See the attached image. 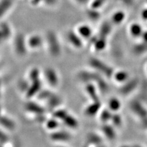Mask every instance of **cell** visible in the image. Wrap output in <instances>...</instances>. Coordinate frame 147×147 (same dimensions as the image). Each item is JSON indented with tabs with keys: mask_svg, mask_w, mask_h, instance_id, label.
Instances as JSON below:
<instances>
[{
	"mask_svg": "<svg viewBox=\"0 0 147 147\" xmlns=\"http://www.w3.org/2000/svg\"><path fill=\"white\" fill-rule=\"evenodd\" d=\"M139 79L137 78H134L130 80H129L127 83L123 85L121 88L119 89V92L121 94L127 95L134 91L139 84Z\"/></svg>",
	"mask_w": 147,
	"mask_h": 147,
	"instance_id": "8fae6325",
	"label": "cell"
},
{
	"mask_svg": "<svg viewBox=\"0 0 147 147\" xmlns=\"http://www.w3.org/2000/svg\"><path fill=\"white\" fill-rule=\"evenodd\" d=\"M141 16L143 19H144L145 20H147V8L144 9V10L142 11Z\"/></svg>",
	"mask_w": 147,
	"mask_h": 147,
	"instance_id": "b9f144b4",
	"label": "cell"
},
{
	"mask_svg": "<svg viewBox=\"0 0 147 147\" xmlns=\"http://www.w3.org/2000/svg\"><path fill=\"white\" fill-rule=\"evenodd\" d=\"M40 71L38 67H33L29 71L28 75V80L30 82L40 79Z\"/></svg>",
	"mask_w": 147,
	"mask_h": 147,
	"instance_id": "484cf974",
	"label": "cell"
},
{
	"mask_svg": "<svg viewBox=\"0 0 147 147\" xmlns=\"http://www.w3.org/2000/svg\"><path fill=\"white\" fill-rule=\"evenodd\" d=\"M118 1H121L127 6H131L133 4V0H118Z\"/></svg>",
	"mask_w": 147,
	"mask_h": 147,
	"instance_id": "7bdbcfd3",
	"label": "cell"
},
{
	"mask_svg": "<svg viewBox=\"0 0 147 147\" xmlns=\"http://www.w3.org/2000/svg\"><path fill=\"white\" fill-rule=\"evenodd\" d=\"M77 33L80 35V37L85 39L90 38L92 34V30L90 27L86 25L79 26L77 29Z\"/></svg>",
	"mask_w": 147,
	"mask_h": 147,
	"instance_id": "7402d4cb",
	"label": "cell"
},
{
	"mask_svg": "<svg viewBox=\"0 0 147 147\" xmlns=\"http://www.w3.org/2000/svg\"><path fill=\"white\" fill-rule=\"evenodd\" d=\"M13 49L16 53L20 57H24L26 54L28 47L26 38L23 34H18L13 40Z\"/></svg>",
	"mask_w": 147,
	"mask_h": 147,
	"instance_id": "3957f363",
	"label": "cell"
},
{
	"mask_svg": "<svg viewBox=\"0 0 147 147\" xmlns=\"http://www.w3.org/2000/svg\"><path fill=\"white\" fill-rule=\"evenodd\" d=\"M2 115V107L1 105H0V117Z\"/></svg>",
	"mask_w": 147,
	"mask_h": 147,
	"instance_id": "c3c4849f",
	"label": "cell"
},
{
	"mask_svg": "<svg viewBox=\"0 0 147 147\" xmlns=\"http://www.w3.org/2000/svg\"><path fill=\"white\" fill-rule=\"evenodd\" d=\"M90 41L92 44H94V48L97 51L103 50L105 49V46H106V38L100 37L99 36H94L93 38H91Z\"/></svg>",
	"mask_w": 147,
	"mask_h": 147,
	"instance_id": "5bb4252c",
	"label": "cell"
},
{
	"mask_svg": "<svg viewBox=\"0 0 147 147\" xmlns=\"http://www.w3.org/2000/svg\"><path fill=\"white\" fill-rule=\"evenodd\" d=\"M86 15L90 19L93 21H96L98 20L100 15L98 9L90 8L86 11Z\"/></svg>",
	"mask_w": 147,
	"mask_h": 147,
	"instance_id": "1f68e13d",
	"label": "cell"
},
{
	"mask_svg": "<svg viewBox=\"0 0 147 147\" xmlns=\"http://www.w3.org/2000/svg\"><path fill=\"white\" fill-rule=\"evenodd\" d=\"M12 6L11 0H3L0 2V18L3 17L9 11Z\"/></svg>",
	"mask_w": 147,
	"mask_h": 147,
	"instance_id": "cb8c5ba5",
	"label": "cell"
},
{
	"mask_svg": "<svg viewBox=\"0 0 147 147\" xmlns=\"http://www.w3.org/2000/svg\"><path fill=\"white\" fill-rule=\"evenodd\" d=\"M25 109L27 112L31 113L33 115L38 114L45 113V108L40 104L34 101L30 100L26 102L25 105Z\"/></svg>",
	"mask_w": 147,
	"mask_h": 147,
	"instance_id": "ba28073f",
	"label": "cell"
},
{
	"mask_svg": "<svg viewBox=\"0 0 147 147\" xmlns=\"http://www.w3.org/2000/svg\"><path fill=\"white\" fill-rule=\"evenodd\" d=\"M62 122L66 126L72 129H76L79 126V122L77 119L69 113H68L67 115L63 119Z\"/></svg>",
	"mask_w": 147,
	"mask_h": 147,
	"instance_id": "44dd1931",
	"label": "cell"
},
{
	"mask_svg": "<svg viewBox=\"0 0 147 147\" xmlns=\"http://www.w3.org/2000/svg\"><path fill=\"white\" fill-rule=\"evenodd\" d=\"M7 140V136L6 134L3 133V132L0 129V142L1 143H4V142H6Z\"/></svg>",
	"mask_w": 147,
	"mask_h": 147,
	"instance_id": "ab89813d",
	"label": "cell"
},
{
	"mask_svg": "<svg viewBox=\"0 0 147 147\" xmlns=\"http://www.w3.org/2000/svg\"><path fill=\"white\" fill-rule=\"evenodd\" d=\"M46 102H47L49 107L55 110L60 106V105L62 103V100L59 96L53 93L49 98V99L46 101Z\"/></svg>",
	"mask_w": 147,
	"mask_h": 147,
	"instance_id": "e0dca14e",
	"label": "cell"
},
{
	"mask_svg": "<svg viewBox=\"0 0 147 147\" xmlns=\"http://www.w3.org/2000/svg\"><path fill=\"white\" fill-rule=\"evenodd\" d=\"M101 107V104L99 100L93 101V102L89 105L85 110V113L88 117H93L98 112Z\"/></svg>",
	"mask_w": 147,
	"mask_h": 147,
	"instance_id": "9a60e30c",
	"label": "cell"
},
{
	"mask_svg": "<svg viewBox=\"0 0 147 147\" xmlns=\"http://www.w3.org/2000/svg\"><path fill=\"white\" fill-rule=\"evenodd\" d=\"M102 131L104 134L106 136L107 139L110 140H113L116 137V132L114 128L109 124L105 123L102 126Z\"/></svg>",
	"mask_w": 147,
	"mask_h": 147,
	"instance_id": "ffe728a7",
	"label": "cell"
},
{
	"mask_svg": "<svg viewBox=\"0 0 147 147\" xmlns=\"http://www.w3.org/2000/svg\"><path fill=\"white\" fill-rule=\"evenodd\" d=\"M78 77L80 80L84 82H94L101 91L106 92L109 90L107 83L98 73L88 71H82L78 74Z\"/></svg>",
	"mask_w": 147,
	"mask_h": 147,
	"instance_id": "6da1fadb",
	"label": "cell"
},
{
	"mask_svg": "<svg viewBox=\"0 0 147 147\" xmlns=\"http://www.w3.org/2000/svg\"><path fill=\"white\" fill-rule=\"evenodd\" d=\"M0 29L5 36L7 40L11 38L12 34V31L10 25L7 24V23H1L0 24Z\"/></svg>",
	"mask_w": 147,
	"mask_h": 147,
	"instance_id": "f546056e",
	"label": "cell"
},
{
	"mask_svg": "<svg viewBox=\"0 0 147 147\" xmlns=\"http://www.w3.org/2000/svg\"><path fill=\"white\" fill-rule=\"evenodd\" d=\"M44 77L46 82L52 88L57 87L59 82V76L57 72L52 67L46 68L44 71Z\"/></svg>",
	"mask_w": 147,
	"mask_h": 147,
	"instance_id": "5b68a950",
	"label": "cell"
},
{
	"mask_svg": "<svg viewBox=\"0 0 147 147\" xmlns=\"http://www.w3.org/2000/svg\"><path fill=\"white\" fill-rule=\"evenodd\" d=\"M42 89V81L41 79L30 82L28 89L25 93L27 99H31L38 96L40 90Z\"/></svg>",
	"mask_w": 147,
	"mask_h": 147,
	"instance_id": "8992f818",
	"label": "cell"
},
{
	"mask_svg": "<svg viewBox=\"0 0 147 147\" xmlns=\"http://www.w3.org/2000/svg\"><path fill=\"white\" fill-rule=\"evenodd\" d=\"M27 45L29 49L37 50L40 49L44 43V40L39 34H32L26 38Z\"/></svg>",
	"mask_w": 147,
	"mask_h": 147,
	"instance_id": "52a82bcc",
	"label": "cell"
},
{
	"mask_svg": "<svg viewBox=\"0 0 147 147\" xmlns=\"http://www.w3.org/2000/svg\"><path fill=\"white\" fill-rule=\"evenodd\" d=\"M0 126L8 131H13L15 129L16 125L11 118L2 114L0 117Z\"/></svg>",
	"mask_w": 147,
	"mask_h": 147,
	"instance_id": "7c38bea8",
	"label": "cell"
},
{
	"mask_svg": "<svg viewBox=\"0 0 147 147\" xmlns=\"http://www.w3.org/2000/svg\"><path fill=\"white\" fill-rule=\"evenodd\" d=\"M133 53L139 55L147 52V42H143L134 46L132 49Z\"/></svg>",
	"mask_w": 147,
	"mask_h": 147,
	"instance_id": "4316f807",
	"label": "cell"
},
{
	"mask_svg": "<svg viewBox=\"0 0 147 147\" xmlns=\"http://www.w3.org/2000/svg\"><path fill=\"white\" fill-rule=\"evenodd\" d=\"M1 80H0V96H1Z\"/></svg>",
	"mask_w": 147,
	"mask_h": 147,
	"instance_id": "7dc6e473",
	"label": "cell"
},
{
	"mask_svg": "<svg viewBox=\"0 0 147 147\" xmlns=\"http://www.w3.org/2000/svg\"><path fill=\"white\" fill-rule=\"evenodd\" d=\"M142 125L144 127L147 128V118L143 119V122H142Z\"/></svg>",
	"mask_w": 147,
	"mask_h": 147,
	"instance_id": "f6af8a7d",
	"label": "cell"
},
{
	"mask_svg": "<svg viewBox=\"0 0 147 147\" xmlns=\"http://www.w3.org/2000/svg\"><path fill=\"white\" fill-rule=\"evenodd\" d=\"M68 113V112L66 109L62 108H57L53 110L52 117L57 118L60 121H62L63 119L67 115Z\"/></svg>",
	"mask_w": 147,
	"mask_h": 147,
	"instance_id": "d4e9b609",
	"label": "cell"
},
{
	"mask_svg": "<svg viewBox=\"0 0 147 147\" xmlns=\"http://www.w3.org/2000/svg\"><path fill=\"white\" fill-rule=\"evenodd\" d=\"M112 116V113L110 112L109 110L105 109V110H104L102 112V113H100V118L102 122L106 123L111 119Z\"/></svg>",
	"mask_w": 147,
	"mask_h": 147,
	"instance_id": "d590c367",
	"label": "cell"
},
{
	"mask_svg": "<svg viewBox=\"0 0 147 147\" xmlns=\"http://www.w3.org/2000/svg\"><path fill=\"white\" fill-rule=\"evenodd\" d=\"M50 138L52 141L56 142H64L70 140L71 135L65 131L56 130L51 132Z\"/></svg>",
	"mask_w": 147,
	"mask_h": 147,
	"instance_id": "9c48e42d",
	"label": "cell"
},
{
	"mask_svg": "<svg viewBox=\"0 0 147 147\" xmlns=\"http://www.w3.org/2000/svg\"><path fill=\"white\" fill-rule=\"evenodd\" d=\"M146 1H147V0H146Z\"/></svg>",
	"mask_w": 147,
	"mask_h": 147,
	"instance_id": "681fc988",
	"label": "cell"
},
{
	"mask_svg": "<svg viewBox=\"0 0 147 147\" xmlns=\"http://www.w3.org/2000/svg\"><path fill=\"white\" fill-rule=\"evenodd\" d=\"M45 42L47 45L49 53L53 57H57L61 52L60 42L57 35L53 31H50L47 33Z\"/></svg>",
	"mask_w": 147,
	"mask_h": 147,
	"instance_id": "7a4b0ae2",
	"label": "cell"
},
{
	"mask_svg": "<svg viewBox=\"0 0 147 147\" xmlns=\"http://www.w3.org/2000/svg\"><path fill=\"white\" fill-rule=\"evenodd\" d=\"M130 33L134 37H140L143 33V30L139 24H133L130 27Z\"/></svg>",
	"mask_w": 147,
	"mask_h": 147,
	"instance_id": "4dcf8cb0",
	"label": "cell"
},
{
	"mask_svg": "<svg viewBox=\"0 0 147 147\" xmlns=\"http://www.w3.org/2000/svg\"><path fill=\"white\" fill-rule=\"evenodd\" d=\"M89 63L92 67L96 69L107 77H111L113 74V68L98 58H90Z\"/></svg>",
	"mask_w": 147,
	"mask_h": 147,
	"instance_id": "277c9868",
	"label": "cell"
},
{
	"mask_svg": "<svg viewBox=\"0 0 147 147\" xmlns=\"http://www.w3.org/2000/svg\"><path fill=\"white\" fill-rule=\"evenodd\" d=\"M45 126L47 130L50 132L58 130V128L60 125V121L53 117L50 118H47V120L44 123Z\"/></svg>",
	"mask_w": 147,
	"mask_h": 147,
	"instance_id": "ac0fdd59",
	"label": "cell"
},
{
	"mask_svg": "<svg viewBox=\"0 0 147 147\" xmlns=\"http://www.w3.org/2000/svg\"><path fill=\"white\" fill-rule=\"evenodd\" d=\"M112 31V23L108 21L104 22L100 27L98 36L102 38H107Z\"/></svg>",
	"mask_w": 147,
	"mask_h": 147,
	"instance_id": "d6986e66",
	"label": "cell"
},
{
	"mask_svg": "<svg viewBox=\"0 0 147 147\" xmlns=\"http://www.w3.org/2000/svg\"><path fill=\"white\" fill-rule=\"evenodd\" d=\"M30 85V82L28 80H21L19 83H18V86L20 90L23 92V93H25L26 91L28 89Z\"/></svg>",
	"mask_w": 147,
	"mask_h": 147,
	"instance_id": "e575fe53",
	"label": "cell"
},
{
	"mask_svg": "<svg viewBox=\"0 0 147 147\" xmlns=\"http://www.w3.org/2000/svg\"><path fill=\"white\" fill-rule=\"evenodd\" d=\"M107 1V0H93L91 3V7L98 9L102 7Z\"/></svg>",
	"mask_w": 147,
	"mask_h": 147,
	"instance_id": "74e56055",
	"label": "cell"
},
{
	"mask_svg": "<svg viewBox=\"0 0 147 147\" xmlns=\"http://www.w3.org/2000/svg\"><path fill=\"white\" fill-rule=\"evenodd\" d=\"M125 13L123 11H117L113 13L112 17V22L113 24L118 25L120 24L121 22H123L125 18Z\"/></svg>",
	"mask_w": 147,
	"mask_h": 147,
	"instance_id": "83f0119b",
	"label": "cell"
},
{
	"mask_svg": "<svg viewBox=\"0 0 147 147\" xmlns=\"http://www.w3.org/2000/svg\"><path fill=\"white\" fill-rule=\"evenodd\" d=\"M86 143L87 145L101 146L103 144V140L99 135L95 133H90L87 136Z\"/></svg>",
	"mask_w": 147,
	"mask_h": 147,
	"instance_id": "2e32d148",
	"label": "cell"
},
{
	"mask_svg": "<svg viewBox=\"0 0 147 147\" xmlns=\"http://www.w3.org/2000/svg\"><path fill=\"white\" fill-rule=\"evenodd\" d=\"M109 107L113 111H117L121 107V103L117 98H112L109 101Z\"/></svg>",
	"mask_w": 147,
	"mask_h": 147,
	"instance_id": "d6a6232c",
	"label": "cell"
},
{
	"mask_svg": "<svg viewBox=\"0 0 147 147\" xmlns=\"http://www.w3.org/2000/svg\"><path fill=\"white\" fill-rule=\"evenodd\" d=\"M67 39L74 47L80 48L83 45L82 40L80 35L73 31H70L67 33Z\"/></svg>",
	"mask_w": 147,
	"mask_h": 147,
	"instance_id": "4fadbf2b",
	"label": "cell"
},
{
	"mask_svg": "<svg viewBox=\"0 0 147 147\" xmlns=\"http://www.w3.org/2000/svg\"><path fill=\"white\" fill-rule=\"evenodd\" d=\"M141 36L142 38V39L144 40V42H147V31H143Z\"/></svg>",
	"mask_w": 147,
	"mask_h": 147,
	"instance_id": "ee69618b",
	"label": "cell"
},
{
	"mask_svg": "<svg viewBox=\"0 0 147 147\" xmlns=\"http://www.w3.org/2000/svg\"><path fill=\"white\" fill-rule=\"evenodd\" d=\"M130 107L132 111L141 119H144L147 118V110L139 101L137 100L131 101L130 104Z\"/></svg>",
	"mask_w": 147,
	"mask_h": 147,
	"instance_id": "30bf717a",
	"label": "cell"
},
{
	"mask_svg": "<svg viewBox=\"0 0 147 147\" xmlns=\"http://www.w3.org/2000/svg\"><path fill=\"white\" fill-rule=\"evenodd\" d=\"M85 89H86L87 94H88L90 98L93 100V101L99 100V98L98 95L97 91H96L95 86L93 84H87L85 87Z\"/></svg>",
	"mask_w": 147,
	"mask_h": 147,
	"instance_id": "603a6c76",
	"label": "cell"
},
{
	"mask_svg": "<svg viewBox=\"0 0 147 147\" xmlns=\"http://www.w3.org/2000/svg\"><path fill=\"white\" fill-rule=\"evenodd\" d=\"M76 1L80 4H85L88 1V0H76Z\"/></svg>",
	"mask_w": 147,
	"mask_h": 147,
	"instance_id": "bcb514c9",
	"label": "cell"
},
{
	"mask_svg": "<svg viewBox=\"0 0 147 147\" xmlns=\"http://www.w3.org/2000/svg\"><path fill=\"white\" fill-rule=\"evenodd\" d=\"M112 121V123L116 126H120L122 124V119L119 115L117 113L112 114V116L110 119Z\"/></svg>",
	"mask_w": 147,
	"mask_h": 147,
	"instance_id": "8d00e7d4",
	"label": "cell"
},
{
	"mask_svg": "<svg viewBox=\"0 0 147 147\" xmlns=\"http://www.w3.org/2000/svg\"><path fill=\"white\" fill-rule=\"evenodd\" d=\"M34 116V121L37 123H44L47 120V117L45 116V113H42V114H38L35 115Z\"/></svg>",
	"mask_w": 147,
	"mask_h": 147,
	"instance_id": "f35d334b",
	"label": "cell"
},
{
	"mask_svg": "<svg viewBox=\"0 0 147 147\" xmlns=\"http://www.w3.org/2000/svg\"><path fill=\"white\" fill-rule=\"evenodd\" d=\"M53 94V93L52 90L42 88L40 90V91L39 92L38 96H36V98H38L39 100L45 101L46 102V101H47L49 99V98Z\"/></svg>",
	"mask_w": 147,
	"mask_h": 147,
	"instance_id": "f1b7e54d",
	"label": "cell"
},
{
	"mask_svg": "<svg viewBox=\"0 0 147 147\" xmlns=\"http://www.w3.org/2000/svg\"><path fill=\"white\" fill-rule=\"evenodd\" d=\"M7 41V39L6 38L5 36L3 34V33L2 32V31L0 29V44H2L4 42Z\"/></svg>",
	"mask_w": 147,
	"mask_h": 147,
	"instance_id": "60d3db41",
	"label": "cell"
},
{
	"mask_svg": "<svg viewBox=\"0 0 147 147\" xmlns=\"http://www.w3.org/2000/svg\"><path fill=\"white\" fill-rule=\"evenodd\" d=\"M129 77L128 74L125 71H119L115 74V79L119 82H125Z\"/></svg>",
	"mask_w": 147,
	"mask_h": 147,
	"instance_id": "836d02e7",
	"label": "cell"
}]
</instances>
